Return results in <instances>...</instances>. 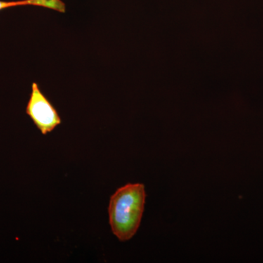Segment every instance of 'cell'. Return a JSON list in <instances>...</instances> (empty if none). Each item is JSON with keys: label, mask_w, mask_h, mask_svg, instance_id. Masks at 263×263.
Masks as SVG:
<instances>
[{"label": "cell", "mask_w": 263, "mask_h": 263, "mask_svg": "<svg viewBox=\"0 0 263 263\" xmlns=\"http://www.w3.org/2000/svg\"><path fill=\"white\" fill-rule=\"evenodd\" d=\"M146 193L143 183H127L110 198L109 224L112 233L122 242L136 234L144 212Z\"/></svg>", "instance_id": "obj_1"}, {"label": "cell", "mask_w": 263, "mask_h": 263, "mask_svg": "<svg viewBox=\"0 0 263 263\" xmlns=\"http://www.w3.org/2000/svg\"><path fill=\"white\" fill-rule=\"evenodd\" d=\"M38 0H21V1L5 2L0 0V10L13 7L26 6V5H34L37 6Z\"/></svg>", "instance_id": "obj_3"}, {"label": "cell", "mask_w": 263, "mask_h": 263, "mask_svg": "<svg viewBox=\"0 0 263 263\" xmlns=\"http://www.w3.org/2000/svg\"><path fill=\"white\" fill-rule=\"evenodd\" d=\"M26 113L44 136L51 133L62 123L61 117L57 109L35 82L32 85V92L26 108Z\"/></svg>", "instance_id": "obj_2"}]
</instances>
